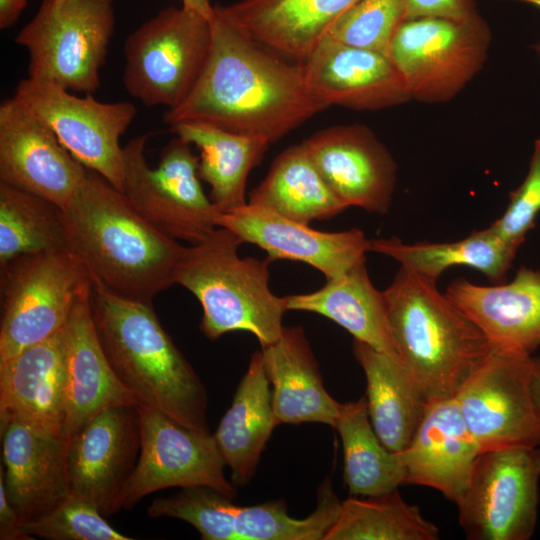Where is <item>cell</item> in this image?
I'll list each match as a JSON object with an SVG mask.
<instances>
[{
    "mask_svg": "<svg viewBox=\"0 0 540 540\" xmlns=\"http://www.w3.org/2000/svg\"><path fill=\"white\" fill-rule=\"evenodd\" d=\"M210 24L206 65L189 96L164 113L167 125L201 121L271 144L327 109L308 88L301 64L250 38L224 6H214Z\"/></svg>",
    "mask_w": 540,
    "mask_h": 540,
    "instance_id": "cell-1",
    "label": "cell"
},
{
    "mask_svg": "<svg viewBox=\"0 0 540 540\" xmlns=\"http://www.w3.org/2000/svg\"><path fill=\"white\" fill-rule=\"evenodd\" d=\"M61 215L67 251L109 291L152 302L175 284L186 247L141 217L123 192L98 173L87 169Z\"/></svg>",
    "mask_w": 540,
    "mask_h": 540,
    "instance_id": "cell-2",
    "label": "cell"
},
{
    "mask_svg": "<svg viewBox=\"0 0 540 540\" xmlns=\"http://www.w3.org/2000/svg\"><path fill=\"white\" fill-rule=\"evenodd\" d=\"M90 309L113 371L141 404L210 434L205 386L162 327L152 302L116 295L92 280Z\"/></svg>",
    "mask_w": 540,
    "mask_h": 540,
    "instance_id": "cell-3",
    "label": "cell"
},
{
    "mask_svg": "<svg viewBox=\"0 0 540 540\" xmlns=\"http://www.w3.org/2000/svg\"><path fill=\"white\" fill-rule=\"evenodd\" d=\"M398 360L428 402L453 398L491 351L436 281L400 267L383 291Z\"/></svg>",
    "mask_w": 540,
    "mask_h": 540,
    "instance_id": "cell-4",
    "label": "cell"
},
{
    "mask_svg": "<svg viewBox=\"0 0 540 540\" xmlns=\"http://www.w3.org/2000/svg\"><path fill=\"white\" fill-rule=\"evenodd\" d=\"M244 242L231 230L215 228L201 242L186 247L174 273V283L200 302V329L210 340L227 332L248 331L261 347L282 335L286 297L269 287L268 258H241Z\"/></svg>",
    "mask_w": 540,
    "mask_h": 540,
    "instance_id": "cell-5",
    "label": "cell"
},
{
    "mask_svg": "<svg viewBox=\"0 0 540 540\" xmlns=\"http://www.w3.org/2000/svg\"><path fill=\"white\" fill-rule=\"evenodd\" d=\"M0 363L38 344L67 323L91 292L84 264L69 251L19 256L1 267Z\"/></svg>",
    "mask_w": 540,
    "mask_h": 540,
    "instance_id": "cell-6",
    "label": "cell"
},
{
    "mask_svg": "<svg viewBox=\"0 0 540 540\" xmlns=\"http://www.w3.org/2000/svg\"><path fill=\"white\" fill-rule=\"evenodd\" d=\"M113 4L114 0H73L58 6L55 0H42L15 37L29 55L28 78L93 94L115 30Z\"/></svg>",
    "mask_w": 540,
    "mask_h": 540,
    "instance_id": "cell-7",
    "label": "cell"
},
{
    "mask_svg": "<svg viewBox=\"0 0 540 540\" xmlns=\"http://www.w3.org/2000/svg\"><path fill=\"white\" fill-rule=\"evenodd\" d=\"M211 43L210 19L182 5L160 10L124 41V88L145 106L177 107L199 80Z\"/></svg>",
    "mask_w": 540,
    "mask_h": 540,
    "instance_id": "cell-8",
    "label": "cell"
},
{
    "mask_svg": "<svg viewBox=\"0 0 540 540\" xmlns=\"http://www.w3.org/2000/svg\"><path fill=\"white\" fill-rule=\"evenodd\" d=\"M149 138L150 134L136 136L123 147L121 192L160 232L197 244L217 227L219 213L201 186L199 157L189 142L175 136L162 149L157 167L152 168L145 157Z\"/></svg>",
    "mask_w": 540,
    "mask_h": 540,
    "instance_id": "cell-9",
    "label": "cell"
},
{
    "mask_svg": "<svg viewBox=\"0 0 540 540\" xmlns=\"http://www.w3.org/2000/svg\"><path fill=\"white\" fill-rule=\"evenodd\" d=\"M490 39V29L481 16L469 21L407 19L396 31L388 57L412 99L441 103L455 97L479 72Z\"/></svg>",
    "mask_w": 540,
    "mask_h": 540,
    "instance_id": "cell-10",
    "label": "cell"
},
{
    "mask_svg": "<svg viewBox=\"0 0 540 540\" xmlns=\"http://www.w3.org/2000/svg\"><path fill=\"white\" fill-rule=\"evenodd\" d=\"M540 446L482 451L456 502L470 540H528L539 504Z\"/></svg>",
    "mask_w": 540,
    "mask_h": 540,
    "instance_id": "cell-11",
    "label": "cell"
},
{
    "mask_svg": "<svg viewBox=\"0 0 540 540\" xmlns=\"http://www.w3.org/2000/svg\"><path fill=\"white\" fill-rule=\"evenodd\" d=\"M532 355L491 349L454 396L482 451L540 446V413L531 393Z\"/></svg>",
    "mask_w": 540,
    "mask_h": 540,
    "instance_id": "cell-12",
    "label": "cell"
},
{
    "mask_svg": "<svg viewBox=\"0 0 540 540\" xmlns=\"http://www.w3.org/2000/svg\"><path fill=\"white\" fill-rule=\"evenodd\" d=\"M56 135L60 143L87 169L115 188L123 187V147L120 137L137 110L126 101L100 102L47 81L21 80L15 94Z\"/></svg>",
    "mask_w": 540,
    "mask_h": 540,
    "instance_id": "cell-13",
    "label": "cell"
},
{
    "mask_svg": "<svg viewBox=\"0 0 540 540\" xmlns=\"http://www.w3.org/2000/svg\"><path fill=\"white\" fill-rule=\"evenodd\" d=\"M137 412L140 452L122 495V509L171 487L207 486L234 497L236 491L224 475L226 463L213 434L192 430L145 404L137 405Z\"/></svg>",
    "mask_w": 540,
    "mask_h": 540,
    "instance_id": "cell-14",
    "label": "cell"
},
{
    "mask_svg": "<svg viewBox=\"0 0 540 540\" xmlns=\"http://www.w3.org/2000/svg\"><path fill=\"white\" fill-rule=\"evenodd\" d=\"M139 452L137 405L100 411L67 441L71 493L91 503L104 517L117 513Z\"/></svg>",
    "mask_w": 540,
    "mask_h": 540,
    "instance_id": "cell-15",
    "label": "cell"
},
{
    "mask_svg": "<svg viewBox=\"0 0 540 540\" xmlns=\"http://www.w3.org/2000/svg\"><path fill=\"white\" fill-rule=\"evenodd\" d=\"M87 174L52 130L16 95L0 105V182L61 209Z\"/></svg>",
    "mask_w": 540,
    "mask_h": 540,
    "instance_id": "cell-16",
    "label": "cell"
},
{
    "mask_svg": "<svg viewBox=\"0 0 540 540\" xmlns=\"http://www.w3.org/2000/svg\"><path fill=\"white\" fill-rule=\"evenodd\" d=\"M322 178L348 208L388 213L396 186V163L365 125H336L302 142Z\"/></svg>",
    "mask_w": 540,
    "mask_h": 540,
    "instance_id": "cell-17",
    "label": "cell"
},
{
    "mask_svg": "<svg viewBox=\"0 0 540 540\" xmlns=\"http://www.w3.org/2000/svg\"><path fill=\"white\" fill-rule=\"evenodd\" d=\"M215 224L231 230L244 243L264 249L270 261L289 259L306 263L322 272L326 280L366 262L369 252V239L359 229L319 231L248 202L219 212Z\"/></svg>",
    "mask_w": 540,
    "mask_h": 540,
    "instance_id": "cell-18",
    "label": "cell"
},
{
    "mask_svg": "<svg viewBox=\"0 0 540 540\" xmlns=\"http://www.w3.org/2000/svg\"><path fill=\"white\" fill-rule=\"evenodd\" d=\"M311 93L327 108L379 110L411 100L408 87L385 55L326 36L301 63Z\"/></svg>",
    "mask_w": 540,
    "mask_h": 540,
    "instance_id": "cell-19",
    "label": "cell"
},
{
    "mask_svg": "<svg viewBox=\"0 0 540 540\" xmlns=\"http://www.w3.org/2000/svg\"><path fill=\"white\" fill-rule=\"evenodd\" d=\"M1 430L3 475L7 497L21 523L47 513L71 491L66 448L61 436L22 421Z\"/></svg>",
    "mask_w": 540,
    "mask_h": 540,
    "instance_id": "cell-20",
    "label": "cell"
},
{
    "mask_svg": "<svg viewBox=\"0 0 540 540\" xmlns=\"http://www.w3.org/2000/svg\"><path fill=\"white\" fill-rule=\"evenodd\" d=\"M445 294L491 349L532 355L540 347V271L521 267L510 283L493 286L458 278Z\"/></svg>",
    "mask_w": 540,
    "mask_h": 540,
    "instance_id": "cell-21",
    "label": "cell"
},
{
    "mask_svg": "<svg viewBox=\"0 0 540 540\" xmlns=\"http://www.w3.org/2000/svg\"><path fill=\"white\" fill-rule=\"evenodd\" d=\"M480 453L453 397L427 403L412 440L398 455L405 484L433 488L456 503Z\"/></svg>",
    "mask_w": 540,
    "mask_h": 540,
    "instance_id": "cell-22",
    "label": "cell"
},
{
    "mask_svg": "<svg viewBox=\"0 0 540 540\" xmlns=\"http://www.w3.org/2000/svg\"><path fill=\"white\" fill-rule=\"evenodd\" d=\"M90 295L77 303L64 326L63 435L67 441L100 411L141 404L119 380L102 349L91 316Z\"/></svg>",
    "mask_w": 540,
    "mask_h": 540,
    "instance_id": "cell-23",
    "label": "cell"
},
{
    "mask_svg": "<svg viewBox=\"0 0 540 540\" xmlns=\"http://www.w3.org/2000/svg\"><path fill=\"white\" fill-rule=\"evenodd\" d=\"M13 420L64 437V327L0 363V429Z\"/></svg>",
    "mask_w": 540,
    "mask_h": 540,
    "instance_id": "cell-24",
    "label": "cell"
},
{
    "mask_svg": "<svg viewBox=\"0 0 540 540\" xmlns=\"http://www.w3.org/2000/svg\"><path fill=\"white\" fill-rule=\"evenodd\" d=\"M358 0H240L224 6L253 40L301 64Z\"/></svg>",
    "mask_w": 540,
    "mask_h": 540,
    "instance_id": "cell-25",
    "label": "cell"
},
{
    "mask_svg": "<svg viewBox=\"0 0 540 540\" xmlns=\"http://www.w3.org/2000/svg\"><path fill=\"white\" fill-rule=\"evenodd\" d=\"M277 425L315 422L335 427L342 403L326 391L317 361L301 327H284L261 349Z\"/></svg>",
    "mask_w": 540,
    "mask_h": 540,
    "instance_id": "cell-26",
    "label": "cell"
},
{
    "mask_svg": "<svg viewBox=\"0 0 540 540\" xmlns=\"http://www.w3.org/2000/svg\"><path fill=\"white\" fill-rule=\"evenodd\" d=\"M286 305L287 310L325 316L346 329L354 340L398 360L384 292L372 284L365 262L328 279L317 291L286 296Z\"/></svg>",
    "mask_w": 540,
    "mask_h": 540,
    "instance_id": "cell-27",
    "label": "cell"
},
{
    "mask_svg": "<svg viewBox=\"0 0 540 540\" xmlns=\"http://www.w3.org/2000/svg\"><path fill=\"white\" fill-rule=\"evenodd\" d=\"M353 352L365 374L371 424L389 450L400 452L412 440L428 401L397 359L358 340Z\"/></svg>",
    "mask_w": 540,
    "mask_h": 540,
    "instance_id": "cell-28",
    "label": "cell"
},
{
    "mask_svg": "<svg viewBox=\"0 0 540 540\" xmlns=\"http://www.w3.org/2000/svg\"><path fill=\"white\" fill-rule=\"evenodd\" d=\"M261 351L252 354L233 402L213 434L232 480L244 485L253 477L261 454L277 422L272 390Z\"/></svg>",
    "mask_w": 540,
    "mask_h": 540,
    "instance_id": "cell-29",
    "label": "cell"
},
{
    "mask_svg": "<svg viewBox=\"0 0 540 540\" xmlns=\"http://www.w3.org/2000/svg\"><path fill=\"white\" fill-rule=\"evenodd\" d=\"M170 131L199 149L198 174L210 186L209 198L219 212L247 203V179L270 145L267 140L201 121L179 122Z\"/></svg>",
    "mask_w": 540,
    "mask_h": 540,
    "instance_id": "cell-30",
    "label": "cell"
},
{
    "mask_svg": "<svg viewBox=\"0 0 540 540\" xmlns=\"http://www.w3.org/2000/svg\"><path fill=\"white\" fill-rule=\"evenodd\" d=\"M248 203L307 225L347 209L328 187L302 143L275 158L264 180L250 192Z\"/></svg>",
    "mask_w": 540,
    "mask_h": 540,
    "instance_id": "cell-31",
    "label": "cell"
},
{
    "mask_svg": "<svg viewBox=\"0 0 540 540\" xmlns=\"http://www.w3.org/2000/svg\"><path fill=\"white\" fill-rule=\"evenodd\" d=\"M368 250L388 256L430 280L452 266H468L501 283L518 249L510 246L489 227L448 243L406 244L396 237L369 239Z\"/></svg>",
    "mask_w": 540,
    "mask_h": 540,
    "instance_id": "cell-32",
    "label": "cell"
},
{
    "mask_svg": "<svg viewBox=\"0 0 540 540\" xmlns=\"http://www.w3.org/2000/svg\"><path fill=\"white\" fill-rule=\"evenodd\" d=\"M344 454V481L351 496H374L405 484L398 452L389 450L376 434L362 397L342 404L335 427Z\"/></svg>",
    "mask_w": 540,
    "mask_h": 540,
    "instance_id": "cell-33",
    "label": "cell"
},
{
    "mask_svg": "<svg viewBox=\"0 0 540 540\" xmlns=\"http://www.w3.org/2000/svg\"><path fill=\"white\" fill-rule=\"evenodd\" d=\"M438 527L407 503L398 489L374 496H350L324 540H437Z\"/></svg>",
    "mask_w": 540,
    "mask_h": 540,
    "instance_id": "cell-34",
    "label": "cell"
},
{
    "mask_svg": "<svg viewBox=\"0 0 540 540\" xmlns=\"http://www.w3.org/2000/svg\"><path fill=\"white\" fill-rule=\"evenodd\" d=\"M64 250L61 208L0 182V268L22 255Z\"/></svg>",
    "mask_w": 540,
    "mask_h": 540,
    "instance_id": "cell-35",
    "label": "cell"
},
{
    "mask_svg": "<svg viewBox=\"0 0 540 540\" xmlns=\"http://www.w3.org/2000/svg\"><path fill=\"white\" fill-rule=\"evenodd\" d=\"M317 494L316 509L303 519L290 517L282 500L239 506L236 540H324L338 518L342 501L329 479L323 481Z\"/></svg>",
    "mask_w": 540,
    "mask_h": 540,
    "instance_id": "cell-36",
    "label": "cell"
},
{
    "mask_svg": "<svg viewBox=\"0 0 540 540\" xmlns=\"http://www.w3.org/2000/svg\"><path fill=\"white\" fill-rule=\"evenodd\" d=\"M231 497L207 486L181 488V491L154 499L150 517H172L194 526L204 540H236L235 519L239 505Z\"/></svg>",
    "mask_w": 540,
    "mask_h": 540,
    "instance_id": "cell-37",
    "label": "cell"
},
{
    "mask_svg": "<svg viewBox=\"0 0 540 540\" xmlns=\"http://www.w3.org/2000/svg\"><path fill=\"white\" fill-rule=\"evenodd\" d=\"M405 20L406 0H358L326 36L388 57L390 43Z\"/></svg>",
    "mask_w": 540,
    "mask_h": 540,
    "instance_id": "cell-38",
    "label": "cell"
},
{
    "mask_svg": "<svg viewBox=\"0 0 540 540\" xmlns=\"http://www.w3.org/2000/svg\"><path fill=\"white\" fill-rule=\"evenodd\" d=\"M20 526L30 537L49 540H131L114 529L95 506L73 493Z\"/></svg>",
    "mask_w": 540,
    "mask_h": 540,
    "instance_id": "cell-39",
    "label": "cell"
},
{
    "mask_svg": "<svg viewBox=\"0 0 540 540\" xmlns=\"http://www.w3.org/2000/svg\"><path fill=\"white\" fill-rule=\"evenodd\" d=\"M539 213L540 139H537L524 181L510 192L506 210L489 228L507 244L518 249L527 233L534 228Z\"/></svg>",
    "mask_w": 540,
    "mask_h": 540,
    "instance_id": "cell-40",
    "label": "cell"
},
{
    "mask_svg": "<svg viewBox=\"0 0 540 540\" xmlns=\"http://www.w3.org/2000/svg\"><path fill=\"white\" fill-rule=\"evenodd\" d=\"M420 17L469 21L480 15L476 0H406V20Z\"/></svg>",
    "mask_w": 540,
    "mask_h": 540,
    "instance_id": "cell-41",
    "label": "cell"
},
{
    "mask_svg": "<svg viewBox=\"0 0 540 540\" xmlns=\"http://www.w3.org/2000/svg\"><path fill=\"white\" fill-rule=\"evenodd\" d=\"M21 520L8 500L3 475L0 472V539L29 540L33 539L21 529Z\"/></svg>",
    "mask_w": 540,
    "mask_h": 540,
    "instance_id": "cell-42",
    "label": "cell"
},
{
    "mask_svg": "<svg viewBox=\"0 0 540 540\" xmlns=\"http://www.w3.org/2000/svg\"><path fill=\"white\" fill-rule=\"evenodd\" d=\"M26 6L27 0H0V29L13 26Z\"/></svg>",
    "mask_w": 540,
    "mask_h": 540,
    "instance_id": "cell-43",
    "label": "cell"
},
{
    "mask_svg": "<svg viewBox=\"0 0 540 540\" xmlns=\"http://www.w3.org/2000/svg\"><path fill=\"white\" fill-rule=\"evenodd\" d=\"M531 393L534 404L540 413V356L532 357Z\"/></svg>",
    "mask_w": 540,
    "mask_h": 540,
    "instance_id": "cell-44",
    "label": "cell"
},
{
    "mask_svg": "<svg viewBox=\"0 0 540 540\" xmlns=\"http://www.w3.org/2000/svg\"><path fill=\"white\" fill-rule=\"evenodd\" d=\"M182 6L201 14L207 19H211L214 6L211 4L210 0H181Z\"/></svg>",
    "mask_w": 540,
    "mask_h": 540,
    "instance_id": "cell-45",
    "label": "cell"
},
{
    "mask_svg": "<svg viewBox=\"0 0 540 540\" xmlns=\"http://www.w3.org/2000/svg\"><path fill=\"white\" fill-rule=\"evenodd\" d=\"M514 1L524 2L527 4L533 5L535 7H538L540 9V0H514Z\"/></svg>",
    "mask_w": 540,
    "mask_h": 540,
    "instance_id": "cell-46",
    "label": "cell"
},
{
    "mask_svg": "<svg viewBox=\"0 0 540 540\" xmlns=\"http://www.w3.org/2000/svg\"><path fill=\"white\" fill-rule=\"evenodd\" d=\"M55 1H56V4H57L58 6H63V5H65V4H67V3H70V2L73 1V0H55Z\"/></svg>",
    "mask_w": 540,
    "mask_h": 540,
    "instance_id": "cell-47",
    "label": "cell"
},
{
    "mask_svg": "<svg viewBox=\"0 0 540 540\" xmlns=\"http://www.w3.org/2000/svg\"><path fill=\"white\" fill-rule=\"evenodd\" d=\"M533 48L536 50V52L538 53L539 58H540V43L534 45Z\"/></svg>",
    "mask_w": 540,
    "mask_h": 540,
    "instance_id": "cell-48",
    "label": "cell"
}]
</instances>
